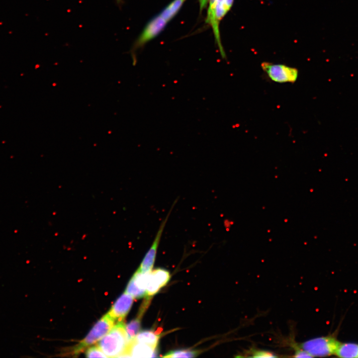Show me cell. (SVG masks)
I'll use <instances>...</instances> for the list:
<instances>
[{
    "label": "cell",
    "instance_id": "cell-1",
    "mask_svg": "<svg viewBox=\"0 0 358 358\" xmlns=\"http://www.w3.org/2000/svg\"><path fill=\"white\" fill-rule=\"evenodd\" d=\"M129 343L123 320L117 321L97 345L107 358H129L126 353Z\"/></svg>",
    "mask_w": 358,
    "mask_h": 358
},
{
    "label": "cell",
    "instance_id": "cell-2",
    "mask_svg": "<svg viewBox=\"0 0 358 358\" xmlns=\"http://www.w3.org/2000/svg\"><path fill=\"white\" fill-rule=\"evenodd\" d=\"M115 323L116 320L107 312L96 322L88 335L73 348L72 354L78 355L99 341L111 330Z\"/></svg>",
    "mask_w": 358,
    "mask_h": 358
},
{
    "label": "cell",
    "instance_id": "cell-3",
    "mask_svg": "<svg viewBox=\"0 0 358 358\" xmlns=\"http://www.w3.org/2000/svg\"><path fill=\"white\" fill-rule=\"evenodd\" d=\"M340 344L334 337H321L306 341L301 343L299 347L312 357H326L335 354Z\"/></svg>",
    "mask_w": 358,
    "mask_h": 358
},
{
    "label": "cell",
    "instance_id": "cell-4",
    "mask_svg": "<svg viewBox=\"0 0 358 358\" xmlns=\"http://www.w3.org/2000/svg\"><path fill=\"white\" fill-rule=\"evenodd\" d=\"M261 68L270 80L277 83H294L298 77L297 69L284 64L265 62Z\"/></svg>",
    "mask_w": 358,
    "mask_h": 358
},
{
    "label": "cell",
    "instance_id": "cell-5",
    "mask_svg": "<svg viewBox=\"0 0 358 358\" xmlns=\"http://www.w3.org/2000/svg\"><path fill=\"white\" fill-rule=\"evenodd\" d=\"M178 199H176L173 202L170 210L167 214L166 217L160 224L158 230L156 234L153 243L145 256L140 267L138 268V270L140 272L145 273H149L151 271L153 267L158 246L160 244L161 238L165 229L166 223L168 221L170 215L172 211L176 204Z\"/></svg>",
    "mask_w": 358,
    "mask_h": 358
},
{
    "label": "cell",
    "instance_id": "cell-6",
    "mask_svg": "<svg viewBox=\"0 0 358 358\" xmlns=\"http://www.w3.org/2000/svg\"><path fill=\"white\" fill-rule=\"evenodd\" d=\"M167 23L168 22L159 15L152 19L135 41L131 50L132 53L135 52L157 36L163 30Z\"/></svg>",
    "mask_w": 358,
    "mask_h": 358
},
{
    "label": "cell",
    "instance_id": "cell-7",
    "mask_svg": "<svg viewBox=\"0 0 358 358\" xmlns=\"http://www.w3.org/2000/svg\"><path fill=\"white\" fill-rule=\"evenodd\" d=\"M133 299L131 295L124 292L112 305L108 314L117 321H123L131 308Z\"/></svg>",
    "mask_w": 358,
    "mask_h": 358
},
{
    "label": "cell",
    "instance_id": "cell-8",
    "mask_svg": "<svg viewBox=\"0 0 358 358\" xmlns=\"http://www.w3.org/2000/svg\"><path fill=\"white\" fill-rule=\"evenodd\" d=\"M156 351V348L133 340L129 342L126 353L129 358H147L157 357Z\"/></svg>",
    "mask_w": 358,
    "mask_h": 358
},
{
    "label": "cell",
    "instance_id": "cell-9",
    "mask_svg": "<svg viewBox=\"0 0 358 358\" xmlns=\"http://www.w3.org/2000/svg\"><path fill=\"white\" fill-rule=\"evenodd\" d=\"M217 0H209V6L207 10L206 22L211 26L215 41L219 47L220 53L222 58H226V54L221 43L219 25L215 20L214 10Z\"/></svg>",
    "mask_w": 358,
    "mask_h": 358
},
{
    "label": "cell",
    "instance_id": "cell-10",
    "mask_svg": "<svg viewBox=\"0 0 358 358\" xmlns=\"http://www.w3.org/2000/svg\"><path fill=\"white\" fill-rule=\"evenodd\" d=\"M147 307L146 305L142 304L136 318L125 325L126 334L129 342L133 340L139 332L141 327V320Z\"/></svg>",
    "mask_w": 358,
    "mask_h": 358
},
{
    "label": "cell",
    "instance_id": "cell-11",
    "mask_svg": "<svg viewBox=\"0 0 358 358\" xmlns=\"http://www.w3.org/2000/svg\"><path fill=\"white\" fill-rule=\"evenodd\" d=\"M160 336L150 330L139 332L134 339L136 342L145 344L154 348H157Z\"/></svg>",
    "mask_w": 358,
    "mask_h": 358
},
{
    "label": "cell",
    "instance_id": "cell-12",
    "mask_svg": "<svg viewBox=\"0 0 358 358\" xmlns=\"http://www.w3.org/2000/svg\"><path fill=\"white\" fill-rule=\"evenodd\" d=\"M335 354L340 358H358V344L341 343Z\"/></svg>",
    "mask_w": 358,
    "mask_h": 358
},
{
    "label": "cell",
    "instance_id": "cell-13",
    "mask_svg": "<svg viewBox=\"0 0 358 358\" xmlns=\"http://www.w3.org/2000/svg\"><path fill=\"white\" fill-rule=\"evenodd\" d=\"M234 0H217L215 10V20L216 23L219 25L220 21L231 9Z\"/></svg>",
    "mask_w": 358,
    "mask_h": 358
},
{
    "label": "cell",
    "instance_id": "cell-14",
    "mask_svg": "<svg viewBox=\"0 0 358 358\" xmlns=\"http://www.w3.org/2000/svg\"><path fill=\"white\" fill-rule=\"evenodd\" d=\"M185 0H174L159 14L167 22L178 12Z\"/></svg>",
    "mask_w": 358,
    "mask_h": 358
},
{
    "label": "cell",
    "instance_id": "cell-15",
    "mask_svg": "<svg viewBox=\"0 0 358 358\" xmlns=\"http://www.w3.org/2000/svg\"><path fill=\"white\" fill-rule=\"evenodd\" d=\"M151 272L156 281L161 288L166 285L170 279V272L164 268H158Z\"/></svg>",
    "mask_w": 358,
    "mask_h": 358
},
{
    "label": "cell",
    "instance_id": "cell-16",
    "mask_svg": "<svg viewBox=\"0 0 358 358\" xmlns=\"http://www.w3.org/2000/svg\"><path fill=\"white\" fill-rule=\"evenodd\" d=\"M125 292L131 295L135 299L145 297L147 294L146 290L138 288L134 284L131 278L128 282Z\"/></svg>",
    "mask_w": 358,
    "mask_h": 358
},
{
    "label": "cell",
    "instance_id": "cell-17",
    "mask_svg": "<svg viewBox=\"0 0 358 358\" xmlns=\"http://www.w3.org/2000/svg\"><path fill=\"white\" fill-rule=\"evenodd\" d=\"M199 352L190 350H179L168 352L164 358H194L197 357Z\"/></svg>",
    "mask_w": 358,
    "mask_h": 358
},
{
    "label": "cell",
    "instance_id": "cell-18",
    "mask_svg": "<svg viewBox=\"0 0 358 358\" xmlns=\"http://www.w3.org/2000/svg\"><path fill=\"white\" fill-rule=\"evenodd\" d=\"M85 355L87 358H107L97 345L89 347L87 350Z\"/></svg>",
    "mask_w": 358,
    "mask_h": 358
},
{
    "label": "cell",
    "instance_id": "cell-19",
    "mask_svg": "<svg viewBox=\"0 0 358 358\" xmlns=\"http://www.w3.org/2000/svg\"><path fill=\"white\" fill-rule=\"evenodd\" d=\"M251 357L254 358H275L277 357V356L268 351L254 350L252 351Z\"/></svg>",
    "mask_w": 358,
    "mask_h": 358
},
{
    "label": "cell",
    "instance_id": "cell-20",
    "mask_svg": "<svg viewBox=\"0 0 358 358\" xmlns=\"http://www.w3.org/2000/svg\"><path fill=\"white\" fill-rule=\"evenodd\" d=\"M294 357L295 358H312V357L305 350L299 347L296 349Z\"/></svg>",
    "mask_w": 358,
    "mask_h": 358
},
{
    "label": "cell",
    "instance_id": "cell-21",
    "mask_svg": "<svg viewBox=\"0 0 358 358\" xmlns=\"http://www.w3.org/2000/svg\"><path fill=\"white\" fill-rule=\"evenodd\" d=\"M208 0H199L200 11L206 7Z\"/></svg>",
    "mask_w": 358,
    "mask_h": 358
},
{
    "label": "cell",
    "instance_id": "cell-22",
    "mask_svg": "<svg viewBox=\"0 0 358 358\" xmlns=\"http://www.w3.org/2000/svg\"><path fill=\"white\" fill-rule=\"evenodd\" d=\"M116 0V2L117 3H120V1H121L120 0Z\"/></svg>",
    "mask_w": 358,
    "mask_h": 358
}]
</instances>
